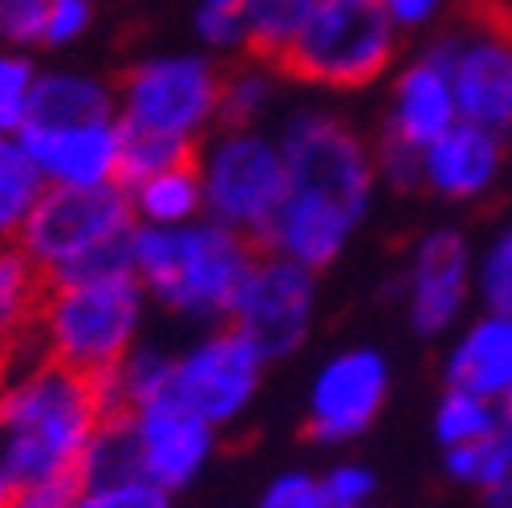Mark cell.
Instances as JSON below:
<instances>
[{"label":"cell","mask_w":512,"mask_h":508,"mask_svg":"<svg viewBox=\"0 0 512 508\" xmlns=\"http://www.w3.org/2000/svg\"><path fill=\"white\" fill-rule=\"evenodd\" d=\"M277 143L285 155V200L261 236V252L322 273L370 220L378 196L374 143L346 114L317 102H301L281 118Z\"/></svg>","instance_id":"1"},{"label":"cell","mask_w":512,"mask_h":508,"mask_svg":"<svg viewBox=\"0 0 512 508\" xmlns=\"http://www.w3.org/2000/svg\"><path fill=\"white\" fill-rule=\"evenodd\" d=\"M102 419L98 378L45 358L0 383V468L13 488L78 472Z\"/></svg>","instance_id":"2"},{"label":"cell","mask_w":512,"mask_h":508,"mask_svg":"<svg viewBox=\"0 0 512 508\" xmlns=\"http://www.w3.org/2000/svg\"><path fill=\"white\" fill-rule=\"evenodd\" d=\"M256 261L261 244L212 216L179 228L135 224V273L147 297L204 330L232 322L236 297Z\"/></svg>","instance_id":"3"},{"label":"cell","mask_w":512,"mask_h":508,"mask_svg":"<svg viewBox=\"0 0 512 508\" xmlns=\"http://www.w3.org/2000/svg\"><path fill=\"white\" fill-rule=\"evenodd\" d=\"M399 41V25L382 13L378 0H322L277 66L305 86L354 94L391 78Z\"/></svg>","instance_id":"4"},{"label":"cell","mask_w":512,"mask_h":508,"mask_svg":"<svg viewBox=\"0 0 512 508\" xmlns=\"http://www.w3.org/2000/svg\"><path fill=\"white\" fill-rule=\"evenodd\" d=\"M147 301L151 297L139 273H114L82 285L45 289L37 317L45 354L86 374L118 366L139 346Z\"/></svg>","instance_id":"5"},{"label":"cell","mask_w":512,"mask_h":508,"mask_svg":"<svg viewBox=\"0 0 512 508\" xmlns=\"http://www.w3.org/2000/svg\"><path fill=\"white\" fill-rule=\"evenodd\" d=\"M204 216L261 244L285 200V155L269 126H220L196 151Z\"/></svg>","instance_id":"6"},{"label":"cell","mask_w":512,"mask_h":508,"mask_svg":"<svg viewBox=\"0 0 512 508\" xmlns=\"http://www.w3.org/2000/svg\"><path fill=\"white\" fill-rule=\"evenodd\" d=\"M220 82L212 53H151L126 70L118 118L135 131L200 143L220 126Z\"/></svg>","instance_id":"7"},{"label":"cell","mask_w":512,"mask_h":508,"mask_svg":"<svg viewBox=\"0 0 512 508\" xmlns=\"http://www.w3.org/2000/svg\"><path fill=\"white\" fill-rule=\"evenodd\" d=\"M476 297V248L464 228L435 224L415 236L399 269L407 326L423 342L452 338Z\"/></svg>","instance_id":"8"},{"label":"cell","mask_w":512,"mask_h":508,"mask_svg":"<svg viewBox=\"0 0 512 508\" xmlns=\"http://www.w3.org/2000/svg\"><path fill=\"white\" fill-rule=\"evenodd\" d=\"M135 208L126 183H94V187H74V183H49L37 208L29 212L17 244L33 257L41 273H53L82 252L98 248L110 236L135 232Z\"/></svg>","instance_id":"9"},{"label":"cell","mask_w":512,"mask_h":508,"mask_svg":"<svg viewBox=\"0 0 512 508\" xmlns=\"http://www.w3.org/2000/svg\"><path fill=\"white\" fill-rule=\"evenodd\" d=\"M269 358L252 346L232 322L204 330L183 354H175L171 395L187 403L216 431L236 427L265 387Z\"/></svg>","instance_id":"10"},{"label":"cell","mask_w":512,"mask_h":508,"mask_svg":"<svg viewBox=\"0 0 512 508\" xmlns=\"http://www.w3.org/2000/svg\"><path fill=\"white\" fill-rule=\"evenodd\" d=\"M317 309H322V281L317 269L297 265L277 252H261V261L252 265L236 309H232V326L252 338V346L273 362L293 358L305 350L317 326Z\"/></svg>","instance_id":"11"},{"label":"cell","mask_w":512,"mask_h":508,"mask_svg":"<svg viewBox=\"0 0 512 508\" xmlns=\"http://www.w3.org/2000/svg\"><path fill=\"white\" fill-rule=\"evenodd\" d=\"M391 358L374 346H346L313 370L305 387V435L317 448H350L391 399Z\"/></svg>","instance_id":"12"},{"label":"cell","mask_w":512,"mask_h":508,"mask_svg":"<svg viewBox=\"0 0 512 508\" xmlns=\"http://www.w3.org/2000/svg\"><path fill=\"white\" fill-rule=\"evenodd\" d=\"M452 74L460 118L512 135V29L496 21H468L427 41Z\"/></svg>","instance_id":"13"},{"label":"cell","mask_w":512,"mask_h":508,"mask_svg":"<svg viewBox=\"0 0 512 508\" xmlns=\"http://www.w3.org/2000/svg\"><path fill=\"white\" fill-rule=\"evenodd\" d=\"M131 423L139 435L143 476L163 484L167 492H183L187 484H196L220 443V431L208 419H200L187 403H179L171 391L135 407Z\"/></svg>","instance_id":"14"},{"label":"cell","mask_w":512,"mask_h":508,"mask_svg":"<svg viewBox=\"0 0 512 508\" xmlns=\"http://www.w3.org/2000/svg\"><path fill=\"white\" fill-rule=\"evenodd\" d=\"M456 122H460V106H456L452 74H447L443 57L431 45H419L407 61H399L391 70V94L378 135L423 151Z\"/></svg>","instance_id":"15"},{"label":"cell","mask_w":512,"mask_h":508,"mask_svg":"<svg viewBox=\"0 0 512 508\" xmlns=\"http://www.w3.org/2000/svg\"><path fill=\"white\" fill-rule=\"evenodd\" d=\"M423 187L435 200L447 204H476L496 192L508 167V135H496L488 126L460 118L456 126L419 151Z\"/></svg>","instance_id":"16"},{"label":"cell","mask_w":512,"mask_h":508,"mask_svg":"<svg viewBox=\"0 0 512 508\" xmlns=\"http://www.w3.org/2000/svg\"><path fill=\"white\" fill-rule=\"evenodd\" d=\"M21 147L33 155L49 183H114L122 163V118L82 126H21Z\"/></svg>","instance_id":"17"},{"label":"cell","mask_w":512,"mask_h":508,"mask_svg":"<svg viewBox=\"0 0 512 508\" xmlns=\"http://www.w3.org/2000/svg\"><path fill=\"white\" fill-rule=\"evenodd\" d=\"M443 387L472 391L488 403L512 391V313L480 309L460 322L443 354Z\"/></svg>","instance_id":"18"},{"label":"cell","mask_w":512,"mask_h":508,"mask_svg":"<svg viewBox=\"0 0 512 508\" xmlns=\"http://www.w3.org/2000/svg\"><path fill=\"white\" fill-rule=\"evenodd\" d=\"M106 118H118V94L102 78L74 70L37 74L25 126H82Z\"/></svg>","instance_id":"19"},{"label":"cell","mask_w":512,"mask_h":508,"mask_svg":"<svg viewBox=\"0 0 512 508\" xmlns=\"http://www.w3.org/2000/svg\"><path fill=\"white\" fill-rule=\"evenodd\" d=\"M126 192H131L135 220L151 224V228H179V224H191L204 216V183H200L196 163L147 175L126 187Z\"/></svg>","instance_id":"20"},{"label":"cell","mask_w":512,"mask_h":508,"mask_svg":"<svg viewBox=\"0 0 512 508\" xmlns=\"http://www.w3.org/2000/svg\"><path fill=\"white\" fill-rule=\"evenodd\" d=\"M98 378V395H102V411L106 415H122L135 411L159 395L171 391L175 378V354L155 350V346H135L118 366L94 374Z\"/></svg>","instance_id":"21"},{"label":"cell","mask_w":512,"mask_h":508,"mask_svg":"<svg viewBox=\"0 0 512 508\" xmlns=\"http://www.w3.org/2000/svg\"><path fill=\"white\" fill-rule=\"evenodd\" d=\"M285 70L269 57H248L240 66L224 70L220 82V126H265L277 110Z\"/></svg>","instance_id":"22"},{"label":"cell","mask_w":512,"mask_h":508,"mask_svg":"<svg viewBox=\"0 0 512 508\" xmlns=\"http://www.w3.org/2000/svg\"><path fill=\"white\" fill-rule=\"evenodd\" d=\"M45 273L21 244H0V346L29 334L41 317L45 301Z\"/></svg>","instance_id":"23"},{"label":"cell","mask_w":512,"mask_h":508,"mask_svg":"<svg viewBox=\"0 0 512 508\" xmlns=\"http://www.w3.org/2000/svg\"><path fill=\"white\" fill-rule=\"evenodd\" d=\"M49 179L33 163V155L21 147L17 135H0V244L17 240L29 212L37 208Z\"/></svg>","instance_id":"24"},{"label":"cell","mask_w":512,"mask_h":508,"mask_svg":"<svg viewBox=\"0 0 512 508\" xmlns=\"http://www.w3.org/2000/svg\"><path fill=\"white\" fill-rule=\"evenodd\" d=\"M78 476H82V488L143 476V456H139V435H135L131 411L106 415L98 423L90 448H86V456L78 464Z\"/></svg>","instance_id":"25"},{"label":"cell","mask_w":512,"mask_h":508,"mask_svg":"<svg viewBox=\"0 0 512 508\" xmlns=\"http://www.w3.org/2000/svg\"><path fill=\"white\" fill-rule=\"evenodd\" d=\"M443 472L447 480L480 492L484 500H512V460L496 435L460 443V448H443Z\"/></svg>","instance_id":"26"},{"label":"cell","mask_w":512,"mask_h":508,"mask_svg":"<svg viewBox=\"0 0 512 508\" xmlns=\"http://www.w3.org/2000/svg\"><path fill=\"white\" fill-rule=\"evenodd\" d=\"M496 423H500V403H488L460 387H443L431 415V431L439 448H460V443L488 439L496 435Z\"/></svg>","instance_id":"27"},{"label":"cell","mask_w":512,"mask_h":508,"mask_svg":"<svg viewBox=\"0 0 512 508\" xmlns=\"http://www.w3.org/2000/svg\"><path fill=\"white\" fill-rule=\"evenodd\" d=\"M322 0H248L244 17H248V53L281 61L297 29L309 21V13Z\"/></svg>","instance_id":"28"},{"label":"cell","mask_w":512,"mask_h":508,"mask_svg":"<svg viewBox=\"0 0 512 508\" xmlns=\"http://www.w3.org/2000/svg\"><path fill=\"white\" fill-rule=\"evenodd\" d=\"M200 143L187 139H171V135H155V131H135V126H122V163H118V183H139L147 175L196 163Z\"/></svg>","instance_id":"29"},{"label":"cell","mask_w":512,"mask_h":508,"mask_svg":"<svg viewBox=\"0 0 512 508\" xmlns=\"http://www.w3.org/2000/svg\"><path fill=\"white\" fill-rule=\"evenodd\" d=\"M476 297L484 309L512 313V220L476 252Z\"/></svg>","instance_id":"30"},{"label":"cell","mask_w":512,"mask_h":508,"mask_svg":"<svg viewBox=\"0 0 512 508\" xmlns=\"http://www.w3.org/2000/svg\"><path fill=\"white\" fill-rule=\"evenodd\" d=\"M33 82H37V70L29 57L0 53V135H17L25 126Z\"/></svg>","instance_id":"31"},{"label":"cell","mask_w":512,"mask_h":508,"mask_svg":"<svg viewBox=\"0 0 512 508\" xmlns=\"http://www.w3.org/2000/svg\"><path fill=\"white\" fill-rule=\"evenodd\" d=\"M171 496L175 492H167L163 484H155L147 476H131V480L82 488L78 508H171Z\"/></svg>","instance_id":"32"},{"label":"cell","mask_w":512,"mask_h":508,"mask_svg":"<svg viewBox=\"0 0 512 508\" xmlns=\"http://www.w3.org/2000/svg\"><path fill=\"white\" fill-rule=\"evenodd\" d=\"M196 29L204 53H220V57H232V53H244L248 49V17L244 9H220V5H200L196 9Z\"/></svg>","instance_id":"33"},{"label":"cell","mask_w":512,"mask_h":508,"mask_svg":"<svg viewBox=\"0 0 512 508\" xmlns=\"http://www.w3.org/2000/svg\"><path fill=\"white\" fill-rule=\"evenodd\" d=\"M322 492H326L338 508H374L378 476H374L370 464H362V460H334V464L322 472Z\"/></svg>","instance_id":"34"},{"label":"cell","mask_w":512,"mask_h":508,"mask_svg":"<svg viewBox=\"0 0 512 508\" xmlns=\"http://www.w3.org/2000/svg\"><path fill=\"white\" fill-rule=\"evenodd\" d=\"M252 508H338L326 492H322V476H313L305 468L281 472L269 480V488L261 492Z\"/></svg>","instance_id":"35"},{"label":"cell","mask_w":512,"mask_h":508,"mask_svg":"<svg viewBox=\"0 0 512 508\" xmlns=\"http://www.w3.org/2000/svg\"><path fill=\"white\" fill-rule=\"evenodd\" d=\"M374 163H378V183L391 187V192H415L423 187V163H419V151L407 147V143H395V139H382L374 143Z\"/></svg>","instance_id":"36"},{"label":"cell","mask_w":512,"mask_h":508,"mask_svg":"<svg viewBox=\"0 0 512 508\" xmlns=\"http://www.w3.org/2000/svg\"><path fill=\"white\" fill-rule=\"evenodd\" d=\"M49 0H0V41L37 45L45 41Z\"/></svg>","instance_id":"37"},{"label":"cell","mask_w":512,"mask_h":508,"mask_svg":"<svg viewBox=\"0 0 512 508\" xmlns=\"http://www.w3.org/2000/svg\"><path fill=\"white\" fill-rule=\"evenodd\" d=\"M78 496H82V476L61 472L33 484H17L9 508H78Z\"/></svg>","instance_id":"38"},{"label":"cell","mask_w":512,"mask_h":508,"mask_svg":"<svg viewBox=\"0 0 512 508\" xmlns=\"http://www.w3.org/2000/svg\"><path fill=\"white\" fill-rule=\"evenodd\" d=\"M94 21V0H49L45 21V45H70L78 41Z\"/></svg>","instance_id":"39"},{"label":"cell","mask_w":512,"mask_h":508,"mask_svg":"<svg viewBox=\"0 0 512 508\" xmlns=\"http://www.w3.org/2000/svg\"><path fill=\"white\" fill-rule=\"evenodd\" d=\"M378 5L399 25V33H423L447 17L452 0H378Z\"/></svg>","instance_id":"40"},{"label":"cell","mask_w":512,"mask_h":508,"mask_svg":"<svg viewBox=\"0 0 512 508\" xmlns=\"http://www.w3.org/2000/svg\"><path fill=\"white\" fill-rule=\"evenodd\" d=\"M496 439L504 443V452L512 460V391L500 399V423H496Z\"/></svg>","instance_id":"41"},{"label":"cell","mask_w":512,"mask_h":508,"mask_svg":"<svg viewBox=\"0 0 512 508\" xmlns=\"http://www.w3.org/2000/svg\"><path fill=\"white\" fill-rule=\"evenodd\" d=\"M9 500H13V480L5 476V468H0V508H9Z\"/></svg>","instance_id":"42"},{"label":"cell","mask_w":512,"mask_h":508,"mask_svg":"<svg viewBox=\"0 0 512 508\" xmlns=\"http://www.w3.org/2000/svg\"><path fill=\"white\" fill-rule=\"evenodd\" d=\"M204 5H220V9H244L248 0H204Z\"/></svg>","instance_id":"43"},{"label":"cell","mask_w":512,"mask_h":508,"mask_svg":"<svg viewBox=\"0 0 512 508\" xmlns=\"http://www.w3.org/2000/svg\"><path fill=\"white\" fill-rule=\"evenodd\" d=\"M488 508H512V500H488Z\"/></svg>","instance_id":"44"}]
</instances>
